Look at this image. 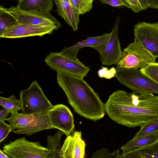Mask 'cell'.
Wrapping results in <instances>:
<instances>
[{
    "label": "cell",
    "instance_id": "cell-32",
    "mask_svg": "<svg viewBox=\"0 0 158 158\" xmlns=\"http://www.w3.org/2000/svg\"><path fill=\"white\" fill-rule=\"evenodd\" d=\"M10 113L3 107L0 111V121H5Z\"/></svg>",
    "mask_w": 158,
    "mask_h": 158
},
{
    "label": "cell",
    "instance_id": "cell-8",
    "mask_svg": "<svg viewBox=\"0 0 158 158\" xmlns=\"http://www.w3.org/2000/svg\"><path fill=\"white\" fill-rule=\"evenodd\" d=\"M44 61L53 70L83 78L87 76L90 70L79 60L70 59L60 52H50L46 57Z\"/></svg>",
    "mask_w": 158,
    "mask_h": 158
},
{
    "label": "cell",
    "instance_id": "cell-20",
    "mask_svg": "<svg viewBox=\"0 0 158 158\" xmlns=\"http://www.w3.org/2000/svg\"><path fill=\"white\" fill-rule=\"evenodd\" d=\"M17 21L12 14L8 9L4 8L1 5L0 6V36L7 28L13 26Z\"/></svg>",
    "mask_w": 158,
    "mask_h": 158
},
{
    "label": "cell",
    "instance_id": "cell-14",
    "mask_svg": "<svg viewBox=\"0 0 158 158\" xmlns=\"http://www.w3.org/2000/svg\"><path fill=\"white\" fill-rule=\"evenodd\" d=\"M53 30V28L49 27L22 24L17 22L6 29L0 37L15 38L33 36L42 37L46 34H52Z\"/></svg>",
    "mask_w": 158,
    "mask_h": 158
},
{
    "label": "cell",
    "instance_id": "cell-3",
    "mask_svg": "<svg viewBox=\"0 0 158 158\" xmlns=\"http://www.w3.org/2000/svg\"><path fill=\"white\" fill-rule=\"evenodd\" d=\"M10 117L5 119L9 122L12 132L17 134L29 135L37 132L54 128L48 112L25 115L12 112Z\"/></svg>",
    "mask_w": 158,
    "mask_h": 158
},
{
    "label": "cell",
    "instance_id": "cell-23",
    "mask_svg": "<svg viewBox=\"0 0 158 158\" xmlns=\"http://www.w3.org/2000/svg\"><path fill=\"white\" fill-rule=\"evenodd\" d=\"M155 133H158V120L149 122L143 125L133 139Z\"/></svg>",
    "mask_w": 158,
    "mask_h": 158
},
{
    "label": "cell",
    "instance_id": "cell-33",
    "mask_svg": "<svg viewBox=\"0 0 158 158\" xmlns=\"http://www.w3.org/2000/svg\"><path fill=\"white\" fill-rule=\"evenodd\" d=\"M143 10L146 9L148 7H149V0H139Z\"/></svg>",
    "mask_w": 158,
    "mask_h": 158
},
{
    "label": "cell",
    "instance_id": "cell-21",
    "mask_svg": "<svg viewBox=\"0 0 158 158\" xmlns=\"http://www.w3.org/2000/svg\"><path fill=\"white\" fill-rule=\"evenodd\" d=\"M0 105L9 112H17L22 110V106L20 100L17 99L15 95H12L8 98L0 97Z\"/></svg>",
    "mask_w": 158,
    "mask_h": 158
},
{
    "label": "cell",
    "instance_id": "cell-26",
    "mask_svg": "<svg viewBox=\"0 0 158 158\" xmlns=\"http://www.w3.org/2000/svg\"><path fill=\"white\" fill-rule=\"evenodd\" d=\"M120 154L119 150L110 152L109 149L103 148L95 152L90 158H119Z\"/></svg>",
    "mask_w": 158,
    "mask_h": 158
},
{
    "label": "cell",
    "instance_id": "cell-15",
    "mask_svg": "<svg viewBox=\"0 0 158 158\" xmlns=\"http://www.w3.org/2000/svg\"><path fill=\"white\" fill-rule=\"evenodd\" d=\"M85 146L81 132L76 131L67 136L61 152L65 158H85Z\"/></svg>",
    "mask_w": 158,
    "mask_h": 158
},
{
    "label": "cell",
    "instance_id": "cell-6",
    "mask_svg": "<svg viewBox=\"0 0 158 158\" xmlns=\"http://www.w3.org/2000/svg\"><path fill=\"white\" fill-rule=\"evenodd\" d=\"M2 151L12 158H49L50 152L40 142L30 141L24 137L5 144Z\"/></svg>",
    "mask_w": 158,
    "mask_h": 158
},
{
    "label": "cell",
    "instance_id": "cell-25",
    "mask_svg": "<svg viewBox=\"0 0 158 158\" xmlns=\"http://www.w3.org/2000/svg\"><path fill=\"white\" fill-rule=\"evenodd\" d=\"M140 70L158 85V63L150 64L145 68Z\"/></svg>",
    "mask_w": 158,
    "mask_h": 158
},
{
    "label": "cell",
    "instance_id": "cell-19",
    "mask_svg": "<svg viewBox=\"0 0 158 158\" xmlns=\"http://www.w3.org/2000/svg\"><path fill=\"white\" fill-rule=\"evenodd\" d=\"M64 133L59 130L53 135H48L47 137V147L50 151L49 158H65L61 152L60 139Z\"/></svg>",
    "mask_w": 158,
    "mask_h": 158
},
{
    "label": "cell",
    "instance_id": "cell-1",
    "mask_svg": "<svg viewBox=\"0 0 158 158\" xmlns=\"http://www.w3.org/2000/svg\"><path fill=\"white\" fill-rule=\"evenodd\" d=\"M105 108L112 120L130 128L158 120V96L153 93L118 90L110 96Z\"/></svg>",
    "mask_w": 158,
    "mask_h": 158
},
{
    "label": "cell",
    "instance_id": "cell-34",
    "mask_svg": "<svg viewBox=\"0 0 158 158\" xmlns=\"http://www.w3.org/2000/svg\"><path fill=\"white\" fill-rule=\"evenodd\" d=\"M149 7L158 10V0H149Z\"/></svg>",
    "mask_w": 158,
    "mask_h": 158
},
{
    "label": "cell",
    "instance_id": "cell-31",
    "mask_svg": "<svg viewBox=\"0 0 158 158\" xmlns=\"http://www.w3.org/2000/svg\"><path fill=\"white\" fill-rule=\"evenodd\" d=\"M99 1L101 3L108 4L113 6H126L124 0H100Z\"/></svg>",
    "mask_w": 158,
    "mask_h": 158
},
{
    "label": "cell",
    "instance_id": "cell-4",
    "mask_svg": "<svg viewBox=\"0 0 158 158\" xmlns=\"http://www.w3.org/2000/svg\"><path fill=\"white\" fill-rule=\"evenodd\" d=\"M115 76L122 84L133 91L158 94V85L140 69L117 66Z\"/></svg>",
    "mask_w": 158,
    "mask_h": 158
},
{
    "label": "cell",
    "instance_id": "cell-7",
    "mask_svg": "<svg viewBox=\"0 0 158 158\" xmlns=\"http://www.w3.org/2000/svg\"><path fill=\"white\" fill-rule=\"evenodd\" d=\"M156 59L144 47L134 41L123 49L122 56L117 66L142 69L155 62Z\"/></svg>",
    "mask_w": 158,
    "mask_h": 158
},
{
    "label": "cell",
    "instance_id": "cell-17",
    "mask_svg": "<svg viewBox=\"0 0 158 158\" xmlns=\"http://www.w3.org/2000/svg\"><path fill=\"white\" fill-rule=\"evenodd\" d=\"M17 7L28 11L47 13L52 10L53 0H19Z\"/></svg>",
    "mask_w": 158,
    "mask_h": 158
},
{
    "label": "cell",
    "instance_id": "cell-29",
    "mask_svg": "<svg viewBox=\"0 0 158 158\" xmlns=\"http://www.w3.org/2000/svg\"><path fill=\"white\" fill-rule=\"evenodd\" d=\"M115 68L113 67L109 70L107 68L102 67L98 71V75L101 77L107 79L111 78L115 76Z\"/></svg>",
    "mask_w": 158,
    "mask_h": 158
},
{
    "label": "cell",
    "instance_id": "cell-30",
    "mask_svg": "<svg viewBox=\"0 0 158 158\" xmlns=\"http://www.w3.org/2000/svg\"><path fill=\"white\" fill-rule=\"evenodd\" d=\"M119 158H142L136 148L130 151L122 152Z\"/></svg>",
    "mask_w": 158,
    "mask_h": 158
},
{
    "label": "cell",
    "instance_id": "cell-18",
    "mask_svg": "<svg viewBox=\"0 0 158 158\" xmlns=\"http://www.w3.org/2000/svg\"><path fill=\"white\" fill-rule=\"evenodd\" d=\"M158 139V133H155L132 139L122 146L123 152L131 151L135 149L143 148L150 145Z\"/></svg>",
    "mask_w": 158,
    "mask_h": 158
},
{
    "label": "cell",
    "instance_id": "cell-24",
    "mask_svg": "<svg viewBox=\"0 0 158 158\" xmlns=\"http://www.w3.org/2000/svg\"><path fill=\"white\" fill-rule=\"evenodd\" d=\"M70 1L79 15L89 12L93 7L94 0H70Z\"/></svg>",
    "mask_w": 158,
    "mask_h": 158
},
{
    "label": "cell",
    "instance_id": "cell-22",
    "mask_svg": "<svg viewBox=\"0 0 158 158\" xmlns=\"http://www.w3.org/2000/svg\"><path fill=\"white\" fill-rule=\"evenodd\" d=\"M136 149L142 158H158V139L152 144Z\"/></svg>",
    "mask_w": 158,
    "mask_h": 158
},
{
    "label": "cell",
    "instance_id": "cell-27",
    "mask_svg": "<svg viewBox=\"0 0 158 158\" xmlns=\"http://www.w3.org/2000/svg\"><path fill=\"white\" fill-rule=\"evenodd\" d=\"M11 130L10 125L6 124L4 121H0V143L6 138Z\"/></svg>",
    "mask_w": 158,
    "mask_h": 158
},
{
    "label": "cell",
    "instance_id": "cell-35",
    "mask_svg": "<svg viewBox=\"0 0 158 158\" xmlns=\"http://www.w3.org/2000/svg\"><path fill=\"white\" fill-rule=\"evenodd\" d=\"M0 158H12L6 154L4 153L2 151L0 150Z\"/></svg>",
    "mask_w": 158,
    "mask_h": 158
},
{
    "label": "cell",
    "instance_id": "cell-10",
    "mask_svg": "<svg viewBox=\"0 0 158 158\" xmlns=\"http://www.w3.org/2000/svg\"><path fill=\"white\" fill-rule=\"evenodd\" d=\"M8 10L15 16L19 23L49 27L55 30L61 26L60 23L50 12L42 13L26 11L12 6Z\"/></svg>",
    "mask_w": 158,
    "mask_h": 158
},
{
    "label": "cell",
    "instance_id": "cell-9",
    "mask_svg": "<svg viewBox=\"0 0 158 158\" xmlns=\"http://www.w3.org/2000/svg\"><path fill=\"white\" fill-rule=\"evenodd\" d=\"M134 41L155 57H158V23H138L134 28Z\"/></svg>",
    "mask_w": 158,
    "mask_h": 158
},
{
    "label": "cell",
    "instance_id": "cell-16",
    "mask_svg": "<svg viewBox=\"0 0 158 158\" xmlns=\"http://www.w3.org/2000/svg\"><path fill=\"white\" fill-rule=\"evenodd\" d=\"M54 1L57 7L55 11L57 14L64 19L74 31L77 30L80 22L79 15L70 0H55Z\"/></svg>",
    "mask_w": 158,
    "mask_h": 158
},
{
    "label": "cell",
    "instance_id": "cell-2",
    "mask_svg": "<svg viewBox=\"0 0 158 158\" xmlns=\"http://www.w3.org/2000/svg\"><path fill=\"white\" fill-rule=\"evenodd\" d=\"M56 77L75 112L94 122L104 117L105 104L83 78L59 71Z\"/></svg>",
    "mask_w": 158,
    "mask_h": 158
},
{
    "label": "cell",
    "instance_id": "cell-13",
    "mask_svg": "<svg viewBox=\"0 0 158 158\" xmlns=\"http://www.w3.org/2000/svg\"><path fill=\"white\" fill-rule=\"evenodd\" d=\"M120 20V18L118 16L114 26L110 33L106 48L100 56V59L103 65L110 66L117 64L122 56L123 51L121 48L118 32Z\"/></svg>",
    "mask_w": 158,
    "mask_h": 158
},
{
    "label": "cell",
    "instance_id": "cell-12",
    "mask_svg": "<svg viewBox=\"0 0 158 158\" xmlns=\"http://www.w3.org/2000/svg\"><path fill=\"white\" fill-rule=\"evenodd\" d=\"M110 36V34L106 33L98 36H87L85 40L77 42L71 47H64L60 53L70 59L77 61L79 60L77 55L79 49L84 47H89L96 49L100 56L106 48Z\"/></svg>",
    "mask_w": 158,
    "mask_h": 158
},
{
    "label": "cell",
    "instance_id": "cell-5",
    "mask_svg": "<svg viewBox=\"0 0 158 158\" xmlns=\"http://www.w3.org/2000/svg\"><path fill=\"white\" fill-rule=\"evenodd\" d=\"M20 94L23 114L31 115L46 113L53 106L35 80L31 83L27 89L22 90Z\"/></svg>",
    "mask_w": 158,
    "mask_h": 158
},
{
    "label": "cell",
    "instance_id": "cell-11",
    "mask_svg": "<svg viewBox=\"0 0 158 158\" xmlns=\"http://www.w3.org/2000/svg\"><path fill=\"white\" fill-rule=\"evenodd\" d=\"M48 112L54 128L62 131L67 136L74 132L73 117L67 106L63 104L56 105Z\"/></svg>",
    "mask_w": 158,
    "mask_h": 158
},
{
    "label": "cell",
    "instance_id": "cell-28",
    "mask_svg": "<svg viewBox=\"0 0 158 158\" xmlns=\"http://www.w3.org/2000/svg\"><path fill=\"white\" fill-rule=\"evenodd\" d=\"M126 6L131 9L134 13L143 10L139 0H124Z\"/></svg>",
    "mask_w": 158,
    "mask_h": 158
}]
</instances>
